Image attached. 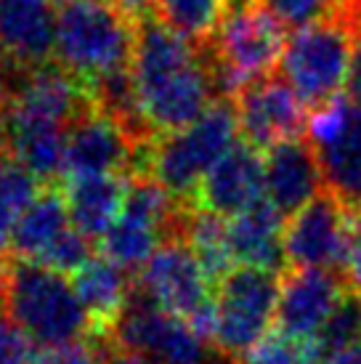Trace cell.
Returning <instances> with one entry per match:
<instances>
[{
  "mask_svg": "<svg viewBox=\"0 0 361 364\" xmlns=\"http://www.w3.org/2000/svg\"><path fill=\"white\" fill-rule=\"evenodd\" d=\"M279 274L234 266L221 282H215V322L210 343L231 362L252 351L271 333L279 309Z\"/></svg>",
  "mask_w": 361,
  "mask_h": 364,
  "instance_id": "obj_6",
  "label": "cell"
},
{
  "mask_svg": "<svg viewBox=\"0 0 361 364\" xmlns=\"http://www.w3.org/2000/svg\"><path fill=\"white\" fill-rule=\"evenodd\" d=\"M133 27L131 80L141 120L154 139L189 128L221 99L208 46L186 41L160 16Z\"/></svg>",
  "mask_w": 361,
  "mask_h": 364,
  "instance_id": "obj_1",
  "label": "cell"
},
{
  "mask_svg": "<svg viewBox=\"0 0 361 364\" xmlns=\"http://www.w3.org/2000/svg\"><path fill=\"white\" fill-rule=\"evenodd\" d=\"M234 364H319V351L313 341H301L281 330H271L261 343Z\"/></svg>",
  "mask_w": 361,
  "mask_h": 364,
  "instance_id": "obj_26",
  "label": "cell"
},
{
  "mask_svg": "<svg viewBox=\"0 0 361 364\" xmlns=\"http://www.w3.org/2000/svg\"><path fill=\"white\" fill-rule=\"evenodd\" d=\"M343 277H345L348 290L361 295V210H353L351 242H348V255H345Z\"/></svg>",
  "mask_w": 361,
  "mask_h": 364,
  "instance_id": "obj_31",
  "label": "cell"
},
{
  "mask_svg": "<svg viewBox=\"0 0 361 364\" xmlns=\"http://www.w3.org/2000/svg\"><path fill=\"white\" fill-rule=\"evenodd\" d=\"M308 141L321 162L327 192L361 210V104L338 99L308 120Z\"/></svg>",
  "mask_w": 361,
  "mask_h": 364,
  "instance_id": "obj_10",
  "label": "cell"
},
{
  "mask_svg": "<svg viewBox=\"0 0 361 364\" xmlns=\"http://www.w3.org/2000/svg\"><path fill=\"white\" fill-rule=\"evenodd\" d=\"M70 279L82 309L88 311L93 333H107L117 322L136 287V282H131V274L104 255H93Z\"/></svg>",
  "mask_w": 361,
  "mask_h": 364,
  "instance_id": "obj_20",
  "label": "cell"
},
{
  "mask_svg": "<svg viewBox=\"0 0 361 364\" xmlns=\"http://www.w3.org/2000/svg\"><path fill=\"white\" fill-rule=\"evenodd\" d=\"M136 27L109 0H64L53 59L88 91L131 70Z\"/></svg>",
  "mask_w": 361,
  "mask_h": 364,
  "instance_id": "obj_3",
  "label": "cell"
},
{
  "mask_svg": "<svg viewBox=\"0 0 361 364\" xmlns=\"http://www.w3.org/2000/svg\"><path fill=\"white\" fill-rule=\"evenodd\" d=\"M0 311L9 314L38 348L80 343L93 333L70 277L35 261L11 263Z\"/></svg>",
  "mask_w": 361,
  "mask_h": 364,
  "instance_id": "obj_4",
  "label": "cell"
},
{
  "mask_svg": "<svg viewBox=\"0 0 361 364\" xmlns=\"http://www.w3.org/2000/svg\"><path fill=\"white\" fill-rule=\"evenodd\" d=\"M266 203L281 218H292L324 192V173L308 139H290L263 152Z\"/></svg>",
  "mask_w": 361,
  "mask_h": 364,
  "instance_id": "obj_15",
  "label": "cell"
},
{
  "mask_svg": "<svg viewBox=\"0 0 361 364\" xmlns=\"http://www.w3.org/2000/svg\"><path fill=\"white\" fill-rule=\"evenodd\" d=\"M353 210L332 192L313 197L303 210L284 223V255L295 269H327L345 266L351 242Z\"/></svg>",
  "mask_w": 361,
  "mask_h": 364,
  "instance_id": "obj_11",
  "label": "cell"
},
{
  "mask_svg": "<svg viewBox=\"0 0 361 364\" xmlns=\"http://www.w3.org/2000/svg\"><path fill=\"white\" fill-rule=\"evenodd\" d=\"M112 346L144 356L149 364H234L186 319L165 311L133 287L125 311L107 333Z\"/></svg>",
  "mask_w": 361,
  "mask_h": 364,
  "instance_id": "obj_8",
  "label": "cell"
},
{
  "mask_svg": "<svg viewBox=\"0 0 361 364\" xmlns=\"http://www.w3.org/2000/svg\"><path fill=\"white\" fill-rule=\"evenodd\" d=\"M266 200V176L263 154L258 146L239 141L212 165L194 194V208L215 213L221 218H234Z\"/></svg>",
  "mask_w": 361,
  "mask_h": 364,
  "instance_id": "obj_14",
  "label": "cell"
},
{
  "mask_svg": "<svg viewBox=\"0 0 361 364\" xmlns=\"http://www.w3.org/2000/svg\"><path fill=\"white\" fill-rule=\"evenodd\" d=\"M226 3V11H239V9H250L258 0H223Z\"/></svg>",
  "mask_w": 361,
  "mask_h": 364,
  "instance_id": "obj_36",
  "label": "cell"
},
{
  "mask_svg": "<svg viewBox=\"0 0 361 364\" xmlns=\"http://www.w3.org/2000/svg\"><path fill=\"white\" fill-rule=\"evenodd\" d=\"M64 0H0V48L24 70H41L56 53Z\"/></svg>",
  "mask_w": 361,
  "mask_h": 364,
  "instance_id": "obj_17",
  "label": "cell"
},
{
  "mask_svg": "<svg viewBox=\"0 0 361 364\" xmlns=\"http://www.w3.org/2000/svg\"><path fill=\"white\" fill-rule=\"evenodd\" d=\"M223 0H160L157 16L191 43H208L226 16Z\"/></svg>",
  "mask_w": 361,
  "mask_h": 364,
  "instance_id": "obj_24",
  "label": "cell"
},
{
  "mask_svg": "<svg viewBox=\"0 0 361 364\" xmlns=\"http://www.w3.org/2000/svg\"><path fill=\"white\" fill-rule=\"evenodd\" d=\"M141 144L133 139L120 120L93 107L75 120L67 133V176H122L133 178Z\"/></svg>",
  "mask_w": 361,
  "mask_h": 364,
  "instance_id": "obj_13",
  "label": "cell"
},
{
  "mask_svg": "<svg viewBox=\"0 0 361 364\" xmlns=\"http://www.w3.org/2000/svg\"><path fill=\"white\" fill-rule=\"evenodd\" d=\"M237 141L239 120L234 99H218L189 128L141 144L133 178H151L173 200L194 205L202 178Z\"/></svg>",
  "mask_w": 361,
  "mask_h": 364,
  "instance_id": "obj_2",
  "label": "cell"
},
{
  "mask_svg": "<svg viewBox=\"0 0 361 364\" xmlns=\"http://www.w3.org/2000/svg\"><path fill=\"white\" fill-rule=\"evenodd\" d=\"M128 183L122 176H67L61 192L72 226L90 242L101 240L122 213Z\"/></svg>",
  "mask_w": 361,
  "mask_h": 364,
  "instance_id": "obj_18",
  "label": "cell"
},
{
  "mask_svg": "<svg viewBox=\"0 0 361 364\" xmlns=\"http://www.w3.org/2000/svg\"><path fill=\"white\" fill-rule=\"evenodd\" d=\"M38 346L30 341V335L11 319L6 311H0V364H35Z\"/></svg>",
  "mask_w": 361,
  "mask_h": 364,
  "instance_id": "obj_29",
  "label": "cell"
},
{
  "mask_svg": "<svg viewBox=\"0 0 361 364\" xmlns=\"http://www.w3.org/2000/svg\"><path fill=\"white\" fill-rule=\"evenodd\" d=\"M319 364H361V343L345 346V348H340V351L324 356Z\"/></svg>",
  "mask_w": 361,
  "mask_h": 364,
  "instance_id": "obj_34",
  "label": "cell"
},
{
  "mask_svg": "<svg viewBox=\"0 0 361 364\" xmlns=\"http://www.w3.org/2000/svg\"><path fill=\"white\" fill-rule=\"evenodd\" d=\"M284 27L263 6L229 11L205 43L221 99H234L250 82L269 77L284 53Z\"/></svg>",
  "mask_w": 361,
  "mask_h": 364,
  "instance_id": "obj_7",
  "label": "cell"
},
{
  "mask_svg": "<svg viewBox=\"0 0 361 364\" xmlns=\"http://www.w3.org/2000/svg\"><path fill=\"white\" fill-rule=\"evenodd\" d=\"M316 351H319V362L324 356L340 351L345 346L361 343V295L353 290H345L340 298L338 309L332 311L327 324L321 327L316 335Z\"/></svg>",
  "mask_w": 361,
  "mask_h": 364,
  "instance_id": "obj_25",
  "label": "cell"
},
{
  "mask_svg": "<svg viewBox=\"0 0 361 364\" xmlns=\"http://www.w3.org/2000/svg\"><path fill=\"white\" fill-rule=\"evenodd\" d=\"M112 3L117 6V11L131 24H139V21L149 19V16H157V3L160 0H112Z\"/></svg>",
  "mask_w": 361,
  "mask_h": 364,
  "instance_id": "obj_33",
  "label": "cell"
},
{
  "mask_svg": "<svg viewBox=\"0 0 361 364\" xmlns=\"http://www.w3.org/2000/svg\"><path fill=\"white\" fill-rule=\"evenodd\" d=\"M9 274H11V261H6V255L0 253V301H3L6 284H9Z\"/></svg>",
  "mask_w": 361,
  "mask_h": 364,
  "instance_id": "obj_35",
  "label": "cell"
},
{
  "mask_svg": "<svg viewBox=\"0 0 361 364\" xmlns=\"http://www.w3.org/2000/svg\"><path fill=\"white\" fill-rule=\"evenodd\" d=\"M353 38L356 32L338 11L327 19L295 30L284 43L279 77L306 107L324 109L340 99L338 93L348 77Z\"/></svg>",
  "mask_w": 361,
  "mask_h": 364,
  "instance_id": "obj_5",
  "label": "cell"
},
{
  "mask_svg": "<svg viewBox=\"0 0 361 364\" xmlns=\"http://www.w3.org/2000/svg\"><path fill=\"white\" fill-rule=\"evenodd\" d=\"M345 91L353 104H361V32L353 38V53H351V67H348V77H345Z\"/></svg>",
  "mask_w": 361,
  "mask_h": 364,
  "instance_id": "obj_32",
  "label": "cell"
},
{
  "mask_svg": "<svg viewBox=\"0 0 361 364\" xmlns=\"http://www.w3.org/2000/svg\"><path fill=\"white\" fill-rule=\"evenodd\" d=\"M90 258H93L90 240L88 237H82V234L72 226V229H67L56 242L50 245L48 250H45V255H43L38 263L48 266V269H53V272L64 274V277H72L75 272H80Z\"/></svg>",
  "mask_w": 361,
  "mask_h": 364,
  "instance_id": "obj_27",
  "label": "cell"
},
{
  "mask_svg": "<svg viewBox=\"0 0 361 364\" xmlns=\"http://www.w3.org/2000/svg\"><path fill=\"white\" fill-rule=\"evenodd\" d=\"M41 194V181L11 154H0V253H6L14 240V229L21 213Z\"/></svg>",
  "mask_w": 361,
  "mask_h": 364,
  "instance_id": "obj_23",
  "label": "cell"
},
{
  "mask_svg": "<svg viewBox=\"0 0 361 364\" xmlns=\"http://www.w3.org/2000/svg\"><path fill=\"white\" fill-rule=\"evenodd\" d=\"M229 247L237 266L279 274L287 266L284 218L266 200L229 218Z\"/></svg>",
  "mask_w": 361,
  "mask_h": 364,
  "instance_id": "obj_19",
  "label": "cell"
},
{
  "mask_svg": "<svg viewBox=\"0 0 361 364\" xmlns=\"http://www.w3.org/2000/svg\"><path fill=\"white\" fill-rule=\"evenodd\" d=\"M136 287L160 309L186 319L202 338H212V282L180 237H173L157 247V253L139 272Z\"/></svg>",
  "mask_w": 361,
  "mask_h": 364,
  "instance_id": "obj_9",
  "label": "cell"
},
{
  "mask_svg": "<svg viewBox=\"0 0 361 364\" xmlns=\"http://www.w3.org/2000/svg\"><path fill=\"white\" fill-rule=\"evenodd\" d=\"M180 240L197 255V261L212 284L221 282L237 266L229 247V221L215 213L189 205V210L183 215V226H180Z\"/></svg>",
  "mask_w": 361,
  "mask_h": 364,
  "instance_id": "obj_22",
  "label": "cell"
},
{
  "mask_svg": "<svg viewBox=\"0 0 361 364\" xmlns=\"http://www.w3.org/2000/svg\"><path fill=\"white\" fill-rule=\"evenodd\" d=\"M261 6L284 30H301L335 14V0H261Z\"/></svg>",
  "mask_w": 361,
  "mask_h": 364,
  "instance_id": "obj_28",
  "label": "cell"
},
{
  "mask_svg": "<svg viewBox=\"0 0 361 364\" xmlns=\"http://www.w3.org/2000/svg\"><path fill=\"white\" fill-rule=\"evenodd\" d=\"M3 146H6V125H3V112H0V154H3Z\"/></svg>",
  "mask_w": 361,
  "mask_h": 364,
  "instance_id": "obj_37",
  "label": "cell"
},
{
  "mask_svg": "<svg viewBox=\"0 0 361 364\" xmlns=\"http://www.w3.org/2000/svg\"><path fill=\"white\" fill-rule=\"evenodd\" d=\"M348 287L327 269H295L281 279L276 324L281 333L316 341Z\"/></svg>",
  "mask_w": 361,
  "mask_h": 364,
  "instance_id": "obj_16",
  "label": "cell"
},
{
  "mask_svg": "<svg viewBox=\"0 0 361 364\" xmlns=\"http://www.w3.org/2000/svg\"><path fill=\"white\" fill-rule=\"evenodd\" d=\"M67 229H72V221L64 192L56 186H45L30 203V208L21 213L19 223L14 229L11 250L19 261L38 263Z\"/></svg>",
  "mask_w": 361,
  "mask_h": 364,
  "instance_id": "obj_21",
  "label": "cell"
},
{
  "mask_svg": "<svg viewBox=\"0 0 361 364\" xmlns=\"http://www.w3.org/2000/svg\"><path fill=\"white\" fill-rule=\"evenodd\" d=\"M234 107L239 120V136L261 152L279 141L303 139V133L308 131L306 104L295 96L287 82L274 75L244 85L234 96Z\"/></svg>",
  "mask_w": 361,
  "mask_h": 364,
  "instance_id": "obj_12",
  "label": "cell"
},
{
  "mask_svg": "<svg viewBox=\"0 0 361 364\" xmlns=\"http://www.w3.org/2000/svg\"><path fill=\"white\" fill-rule=\"evenodd\" d=\"M35 364H101L99 351L93 343H70L59 348H41Z\"/></svg>",
  "mask_w": 361,
  "mask_h": 364,
  "instance_id": "obj_30",
  "label": "cell"
}]
</instances>
